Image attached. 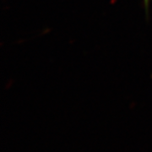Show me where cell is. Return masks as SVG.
I'll use <instances>...</instances> for the list:
<instances>
[{
    "instance_id": "6da1fadb",
    "label": "cell",
    "mask_w": 152,
    "mask_h": 152,
    "mask_svg": "<svg viewBox=\"0 0 152 152\" xmlns=\"http://www.w3.org/2000/svg\"><path fill=\"white\" fill-rule=\"evenodd\" d=\"M145 1H148V0H145Z\"/></svg>"
}]
</instances>
